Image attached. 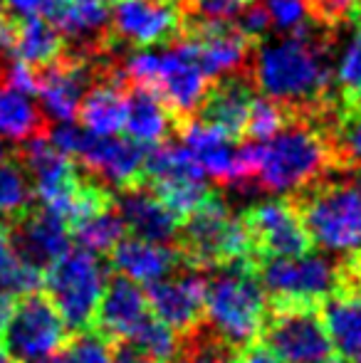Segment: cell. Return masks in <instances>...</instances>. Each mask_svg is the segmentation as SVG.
I'll return each instance as SVG.
<instances>
[{"instance_id": "obj_1", "label": "cell", "mask_w": 361, "mask_h": 363, "mask_svg": "<svg viewBox=\"0 0 361 363\" xmlns=\"http://www.w3.org/2000/svg\"><path fill=\"white\" fill-rule=\"evenodd\" d=\"M252 84L287 109H317L329 99L332 84L329 40L307 25L277 43L260 45L252 62Z\"/></svg>"}, {"instance_id": "obj_2", "label": "cell", "mask_w": 361, "mask_h": 363, "mask_svg": "<svg viewBox=\"0 0 361 363\" xmlns=\"http://www.w3.org/2000/svg\"><path fill=\"white\" fill-rule=\"evenodd\" d=\"M332 166V141L319 126L287 124L270 141L255 144L252 178L274 196L309 188Z\"/></svg>"}, {"instance_id": "obj_3", "label": "cell", "mask_w": 361, "mask_h": 363, "mask_svg": "<svg viewBox=\"0 0 361 363\" xmlns=\"http://www.w3.org/2000/svg\"><path fill=\"white\" fill-rule=\"evenodd\" d=\"M203 314L221 344L252 346L267 324V291L248 262L226 264L206 282Z\"/></svg>"}, {"instance_id": "obj_4", "label": "cell", "mask_w": 361, "mask_h": 363, "mask_svg": "<svg viewBox=\"0 0 361 363\" xmlns=\"http://www.w3.org/2000/svg\"><path fill=\"white\" fill-rule=\"evenodd\" d=\"M124 77L134 86L151 89L164 99L176 116H186L201 106L211 77L203 72L191 43L181 38L166 45V50H139L124 62Z\"/></svg>"}, {"instance_id": "obj_5", "label": "cell", "mask_w": 361, "mask_h": 363, "mask_svg": "<svg viewBox=\"0 0 361 363\" xmlns=\"http://www.w3.org/2000/svg\"><path fill=\"white\" fill-rule=\"evenodd\" d=\"M183 225V250L196 267H226L250 259L252 235L245 218L233 216L221 198L208 196Z\"/></svg>"}, {"instance_id": "obj_6", "label": "cell", "mask_w": 361, "mask_h": 363, "mask_svg": "<svg viewBox=\"0 0 361 363\" xmlns=\"http://www.w3.org/2000/svg\"><path fill=\"white\" fill-rule=\"evenodd\" d=\"M43 284L67 329L82 331L94 324L101 294L109 284V274L99 255L74 247L48 264Z\"/></svg>"}, {"instance_id": "obj_7", "label": "cell", "mask_w": 361, "mask_h": 363, "mask_svg": "<svg viewBox=\"0 0 361 363\" xmlns=\"http://www.w3.org/2000/svg\"><path fill=\"white\" fill-rule=\"evenodd\" d=\"M55 146L79 161L94 176L116 188H134L144 178L146 148L119 136H94L72 121H65L50 136Z\"/></svg>"}, {"instance_id": "obj_8", "label": "cell", "mask_w": 361, "mask_h": 363, "mask_svg": "<svg viewBox=\"0 0 361 363\" xmlns=\"http://www.w3.org/2000/svg\"><path fill=\"white\" fill-rule=\"evenodd\" d=\"M302 223L309 240L327 252L361 247V193L352 183H322L302 203Z\"/></svg>"}, {"instance_id": "obj_9", "label": "cell", "mask_w": 361, "mask_h": 363, "mask_svg": "<svg viewBox=\"0 0 361 363\" xmlns=\"http://www.w3.org/2000/svg\"><path fill=\"white\" fill-rule=\"evenodd\" d=\"M188 10L183 0H116L106 25V43L149 50L166 48L183 35Z\"/></svg>"}, {"instance_id": "obj_10", "label": "cell", "mask_w": 361, "mask_h": 363, "mask_svg": "<svg viewBox=\"0 0 361 363\" xmlns=\"http://www.w3.org/2000/svg\"><path fill=\"white\" fill-rule=\"evenodd\" d=\"M260 284L277 306H314L337 291L339 272L324 255L304 252L267 259Z\"/></svg>"}, {"instance_id": "obj_11", "label": "cell", "mask_w": 361, "mask_h": 363, "mask_svg": "<svg viewBox=\"0 0 361 363\" xmlns=\"http://www.w3.org/2000/svg\"><path fill=\"white\" fill-rule=\"evenodd\" d=\"M262 339L277 363H344L312 306H279L262 329Z\"/></svg>"}, {"instance_id": "obj_12", "label": "cell", "mask_w": 361, "mask_h": 363, "mask_svg": "<svg viewBox=\"0 0 361 363\" xmlns=\"http://www.w3.org/2000/svg\"><path fill=\"white\" fill-rule=\"evenodd\" d=\"M3 349L20 363H43L67 344V324L52 301L40 294H28L15 306L8 329L3 331Z\"/></svg>"}, {"instance_id": "obj_13", "label": "cell", "mask_w": 361, "mask_h": 363, "mask_svg": "<svg viewBox=\"0 0 361 363\" xmlns=\"http://www.w3.org/2000/svg\"><path fill=\"white\" fill-rule=\"evenodd\" d=\"M144 178H149L154 193L179 218L191 216L211 196L203 168L181 144H161L146 153Z\"/></svg>"}, {"instance_id": "obj_14", "label": "cell", "mask_w": 361, "mask_h": 363, "mask_svg": "<svg viewBox=\"0 0 361 363\" xmlns=\"http://www.w3.org/2000/svg\"><path fill=\"white\" fill-rule=\"evenodd\" d=\"M181 146L191 153L206 176L218 183L250 181L255 168V144L235 148L233 136L206 119H191L181 129Z\"/></svg>"}, {"instance_id": "obj_15", "label": "cell", "mask_w": 361, "mask_h": 363, "mask_svg": "<svg viewBox=\"0 0 361 363\" xmlns=\"http://www.w3.org/2000/svg\"><path fill=\"white\" fill-rule=\"evenodd\" d=\"M23 163L28 168V176L33 178V188L43 206L67 220L72 198L82 183L72 158L60 151L50 139L38 134L25 141Z\"/></svg>"}, {"instance_id": "obj_16", "label": "cell", "mask_w": 361, "mask_h": 363, "mask_svg": "<svg viewBox=\"0 0 361 363\" xmlns=\"http://www.w3.org/2000/svg\"><path fill=\"white\" fill-rule=\"evenodd\" d=\"M245 223L250 228L255 250H260L267 259L309 252L312 240L302 223V216L292 203L279 198L262 201L248 213Z\"/></svg>"}, {"instance_id": "obj_17", "label": "cell", "mask_w": 361, "mask_h": 363, "mask_svg": "<svg viewBox=\"0 0 361 363\" xmlns=\"http://www.w3.org/2000/svg\"><path fill=\"white\" fill-rule=\"evenodd\" d=\"M181 38H186L191 43L203 72L211 79H218V77L233 74L235 69H240L252 45L231 20L188 18Z\"/></svg>"}, {"instance_id": "obj_18", "label": "cell", "mask_w": 361, "mask_h": 363, "mask_svg": "<svg viewBox=\"0 0 361 363\" xmlns=\"http://www.w3.org/2000/svg\"><path fill=\"white\" fill-rule=\"evenodd\" d=\"M91 79V62L87 57L65 52L52 65L38 69V91L45 111L50 119L60 121H74L79 111L84 91L89 89Z\"/></svg>"}, {"instance_id": "obj_19", "label": "cell", "mask_w": 361, "mask_h": 363, "mask_svg": "<svg viewBox=\"0 0 361 363\" xmlns=\"http://www.w3.org/2000/svg\"><path fill=\"white\" fill-rule=\"evenodd\" d=\"M149 309L151 316L174 329L176 334L196 329L203 316L206 304V279L198 272H181L166 277L149 287Z\"/></svg>"}, {"instance_id": "obj_20", "label": "cell", "mask_w": 361, "mask_h": 363, "mask_svg": "<svg viewBox=\"0 0 361 363\" xmlns=\"http://www.w3.org/2000/svg\"><path fill=\"white\" fill-rule=\"evenodd\" d=\"M149 319L151 309L144 287H139V284L129 282L124 277H116L114 282L106 284L94 316V321L99 324L101 334L106 339L131 341L144 329V324Z\"/></svg>"}, {"instance_id": "obj_21", "label": "cell", "mask_w": 361, "mask_h": 363, "mask_svg": "<svg viewBox=\"0 0 361 363\" xmlns=\"http://www.w3.org/2000/svg\"><path fill=\"white\" fill-rule=\"evenodd\" d=\"M20 255L35 267H48L70 250V225L60 213L40 206L18 218V230L13 233Z\"/></svg>"}, {"instance_id": "obj_22", "label": "cell", "mask_w": 361, "mask_h": 363, "mask_svg": "<svg viewBox=\"0 0 361 363\" xmlns=\"http://www.w3.org/2000/svg\"><path fill=\"white\" fill-rule=\"evenodd\" d=\"M255 84L248 74H223L213 86H208L201 101V119L216 124L228 136L238 139L245 134L248 114L255 101Z\"/></svg>"}, {"instance_id": "obj_23", "label": "cell", "mask_w": 361, "mask_h": 363, "mask_svg": "<svg viewBox=\"0 0 361 363\" xmlns=\"http://www.w3.org/2000/svg\"><path fill=\"white\" fill-rule=\"evenodd\" d=\"M111 264L119 277L139 287H154L156 282L174 274V269L179 267V255L166 242L129 238L111 250Z\"/></svg>"}, {"instance_id": "obj_24", "label": "cell", "mask_w": 361, "mask_h": 363, "mask_svg": "<svg viewBox=\"0 0 361 363\" xmlns=\"http://www.w3.org/2000/svg\"><path fill=\"white\" fill-rule=\"evenodd\" d=\"M116 213L124 223V230H131L134 238L169 242L179 233L181 218L154 191H141L136 186L129 188L116 201Z\"/></svg>"}, {"instance_id": "obj_25", "label": "cell", "mask_w": 361, "mask_h": 363, "mask_svg": "<svg viewBox=\"0 0 361 363\" xmlns=\"http://www.w3.org/2000/svg\"><path fill=\"white\" fill-rule=\"evenodd\" d=\"M82 129L94 136H116L124 131L126 91L119 72H106L94 86L84 91L77 111Z\"/></svg>"}, {"instance_id": "obj_26", "label": "cell", "mask_w": 361, "mask_h": 363, "mask_svg": "<svg viewBox=\"0 0 361 363\" xmlns=\"http://www.w3.org/2000/svg\"><path fill=\"white\" fill-rule=\"evenodd\" d=\"M176 114L164 104L156 91L134 86L126 94V116H124V131L126 139L144 148H156L169 139L174 129Z\"/></svg>"}, {"instance_id": "obj_27", "label": "cell", "mask_w": 361, "mask_h": 363, "mask_svg": "<svg viewBox=\"0 0 361 363\" xmlns=\"http://www.w3.org/2000/svg\"><path fill=\"white\" fill-rule=\"evenodd\" d=\"M322 321L334 354L344 363H361V291L352 289L329 296Z\"/></svg>"}, {"instance_id": "obj_28", "label": "cell", "mask_w": 361, "mask_h": 363, "mask_svg": "<svg viewBox=\"0 0 361 363\" xmlns=\"http://www.w3.org/2000/svg\"><path fill=\"white\" fill-rule=\"evenodd\" d=\"M15 60L25 62L33 69H43L52 65L55 60L62 57L65 38L52 23H48L40 15H30V18L18 20V30H15V43H13Z\"/></svg>"}, {"instance_id": "obj_29", "label": "cell", "mask_w": 361, "mask_h": 363, "mask_svg": "<svg viewBox=\"0 0 361 363\" xmlns=\"http://www.w3.org/2000/svg\"><path fill=\"white\" fill-rule=\"evenodd\" d=\"M70 235L82 250L104 255L111 252L124 240V223H121L119 213L111 208V203H106V206L70 223Z\"/></svg>"}, {"instance_id": "obj_30", "label": "cell", "mask_w": 361, "mask_h": 363, "mask_svg": "<svg viewBox=\"0 0 361 363\" xmlns=\"http://www.w3.org/2000/svg\"><path fill=\"white\" fill-rule=\"evenodd\" d=\"M43 129V114L28 94L0 86V136L8 141H28Z\"/></svg>"}, {"instance_id": "obj_31", "label": "cell", "mask_w": 361, "mask_h": 363, "mask_svg": "<svg viewBox=\"0 0 361 363\" xmlns=\"http://www.w3.org/2000/svg\"><path fill=\"white\" fill-rule=\"evenodd\" d=\"M38 287H43V269L20 255L13 233L0 223V289L28 296Z\"/></svg>"}, {"instance_id": "obj_32", "label": "cell", "mask_w": 361, "mask_h": 363, "mask_svg": "<svg viewBox=\"0 0 361 363\" xmlns=\"http://www.w3.org/2000/svg\"><path fill=\"white\" fill-rule=\"evenodd\" d=\"M352 35L344 45L342 55L337 60L334 69V82H337L339 99H342L344 111L361 109V8L352 13Z\"/></svg>"}, {"instance_id": "obj_33", "label": "cell", "mask_w": 361, "mask_h": 363, "mask_svg": "<svg viewBox=\"0 0 361 363\" xmlns=\"http://www.w3.org/2000/svg\"><path fill=\"white\" fill-rule=\"evenodd\" d=\"M287 124H289L287 106L274 99H267V96H255V101L250 106V114H248L245 134L255 144H262V141H270L272 136H277Z\"/></svg>"}, {"instance_id": "obj_34", "label": "cell", "mask_w": 361, "mask_h": 363, "mask_svg": "<svg viewBox=\"0 0 361 363\" xmlns=\"http://www.w3.org/2000/svg\"><path fill=\"white\" fill-rule=\"evenodd\" d=\"M30 183L18 163H0V216L15 218L30 211Z\"/></svg>"}, {"instance_id": "obj_35", "label": "cell", "mask_w": 361, "mask_h": 363, "mask_svg": "<svg viewBox=\"0 0 361 363\" xmlns=\"http://www.w3.org/2000/svg\"><path fill=\"white\" fill-rule=\"evenodd\" d=\"M131 346H136V349L144 356H149L151 361L171 363L179 356V334L151 316L144 324V329L131 339Z\"/></svg>"}, {"instance_id": "obj_36", "label": "cell", "mask_w": 361, "mask_h": 363, "mask_svg": "<svg viewBox=\"0 0 361 363\" xmlns=\"http://www.w3.org/2000/svg\"><path fill=\"white\" fill-rule=\"evenodd\" d=\"M60 359L62 363H114V351L101 336L84 334L74 339Z\"/></svg>"}, {"instance_id": "obj_37", "label": "cell", "mask_w": 361, "mask_h": 363, "mask_svg": "<svg viewBox=\"0 0 361 363\" xmlns=\"http://www.w3.org/2000/svg\"><path fill=\"white\" fill-rule=\"evenodd\" d=\"M337 148L344 158L361 166V109H347L337 126Z\"/></svg>"}, {"instance_id": "obj_38", "label": "cell", "mask_w": 361, "mask_h": 363, "mask_svg": "<svg viewBox=\"0 0 361 363\" xmlns=\"http://www.w3.org/2000/svg\"><path fill=\"white\" fill-rule=\"evenodd\" d=\"M235 25H238V30L255 45L265 38L272 23H270V15H267L265 5H257L255 0H252V3L243 5V10L235 15Z\"/></svg>"}, {"instance_id": "obj_39", "label": "cell", "mask_w": 361, "mask_h": 363, "mask_svg": "<svg viewBox=\"0 0 361 363\" xmlns=\"http://www.w3.org/2000/svg\"><path fill=\"white\" fill-rule=\"evenodd\" d=\"M196 18L201 20H233L243 10L240 0H191Z\"/></svg>"}, {"instance_id": "obj_40", "label": "cell", "mask_w": 361, "mask_h": 363, "mask_svg": "<svg viewBox=\"0 0 361 363\" xmlns=\"http://www.w3.org/2000/svg\"><path fill=\"white\" fill-rule=\"evenodd\" d=\"M233 356H228L226 344H213V341H203V344L193 346L186 354L183 363H231Z\"/></svg>"}, {"instance_id": "obj_41", "label": "cell", "mask_w": 361, "mask_h": 363, "mask_svg": "<svg viewBox=\"0 0 361 363\" xmlns=\"http://www.w3.org/2000/svg\"><path fill=\"white\" fill-rule=\"evenodd\" d=\"M15 30H18V18H13L10 13L0 10V52H3V50L13 48Z\"/></svg>"}, {"instance_id": "obj_42", "label": "cell", "mask_w": 361, "mask_h": 363, "mask_svg": "<svg viewBox=\"0 0 361 363\" xmlns=\"http://www.w3.org/2000/svg\"><path fill=\"white\" fill-rule=\"evenodd\" d=\"M231 363H277L274 356L267 349H257V346H248L240 356L231 359Z\"/></svg>"}, {"instance_id": "obj_43", "label": "cell", "mask_w": 361, "mask_h": 363, "mask_svg": "<svg viewBox=\"0 0 361 363\" xmlns=\"http://www.w3.org/2000/svg\"><path fill=\"white\" fill-rule=\"evenodd\" d=\"M15 296L10 294V291H3L0 289V336H3V331L8 329L10 319H13L15 314Z\"/></svg>"}, {"instance_id": "obj_44", "label": "cell", "mask_w": 361, "mask_h": 363, "mask_svg": "<svg viewBox=\"0 0 361 363\" xmlns=\"http://www.w3.org/2000/svg\"><path fill=\"white\" fill-rule=\"evenodd\" d=\"M114 363H156V361L144 356L136 346H124V349H119L114 354Z\"/></svg>"}, {"instance_id": "obj_45", "label": "cell", "mask_w": 361, "mask_h": 363, "mask_svg": "<svg viewBox=\"0 0 361 363\" xmlns=\"http://www.w3.org/2000/svg\"><path fill=\"white\" fill-rule=\"evenodd\" d=\"M20 18H30V15H40V0H5Z\"/></svg>"}, {"instance_id": "obj_46", "label": "cell", "mask_w": 361, "mask_h": 363, "mask_svg": "<svg viewBox=\"0 0 361 363\" xmlns=\"http://www.w3.org/2000/svg\"><path fill=\"white\" fill-rule=\"evenodd\" d=\"M347 274L352 277L354 289L361 291V247L354 250L352 257H349V262H347Z\"/></svg>"}, {"instance_id": "obj_47", "label": "cell", "mask_w": 361, "mask_h": 363, "mask_svg": "<svg viewBox=\"0 0 361 363\" xmlns=\"http://www.w3.org/2000/svg\"><path fill=\"white\" fill-rule=\"evenodd\" d=\"M10 161V146L0 139V163H8Z\"/></svg>"}, {"instance_id": "obj_48", "label": "cell", "mask_w": 361, "mask_h": 363, "mask_svg": "<svg viewBox=\"0 0 361 363\" xmlns=\"http://www.w3.org/2000/svg\"><path fill=\"white\" fill-rule=\"evenodd\" d=\"M0 363H20V361L13 359V356H10L8 351L3 349V346H0Z\"/></svg>"}, {"instance_id": "obj_49", "label": "cell", "mask_w": 361, "mask_h": 363, "mask_svg": "<svg viewBox=\"0 0 361 363\" xmlns=\"http://www.w3.org/2000/svg\"><path fill=\"white\" fill-rule=\"evenodd\" d=\"M43 363H62V359H60V354H57V356H52V359H48V361H43Z\"/></svg>"}, {"instance_id": "obj_50", "label": "cell", "mask_w": 361, "mask_h": 363, "mask_svg": "<svg viewBox=\"0 0 361 363\" xmlns=\"http://www.w3.org/2000/svg\"><path fill=\"white\" fill-rule=\"evenodd\" d=\"M357 188H359V193H361V173H359V181H357Z\"/></svg>"}, {"instance_id": "obj_51", "label": "cell", "mask_w": 361, "mask_h": 363, "mask_svg": "<svg viewBox=\"0 0 361 363\" xmlns=\"http://www.w3.org/2000/svg\"><path fill=\"white\" fill-rule=\"evenodd\" d=\"M0 10H5V0H0Z\"/></svg>"}, {"instance_id": "obj_52", "label": "cell", "mask_w": 361, "mask_h": 363, "mask_svg": "<svg viewBox=\"0 0 361 363\" xmlns=\"http://www.w3.org/2000/svg\"><path fill=\"white\" fill-rule=\"evenodd\" d=\"M240 3H245V5H248V3H252V0H240Z\"/></svg>"}, {"instance_id": "obj_53", "label": "cell", "mask_w": 361, "mask_h": 363, "mask_svg": "<svg viewBox=\"0 0 361 363\" xmlns=\"http://www.w3.org/2000/svg\"><path fill=\"white\" fill-rule=\"evenodd\" d=\"M101 3H114V0H101Z\"/></svg>"}]
</instances>
